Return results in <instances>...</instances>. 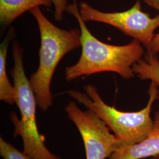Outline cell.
<instances>
[{
  "instance_id": "6da1fadb",
  "label": "cell",
  "mask_w": 159,
  "mask_h": 159,
  "mask_svg": "<svg viewBox=\"0 0 159 159\" xmlns=\"http://www.w3.org/2000/svg\"><path fill=\"white\" fill-rule=\"evenodd\" d=\"M66 11L73 16L79 23L81 47L78 61L65 69L67 81L102 72L115 73L125 79L134 77L133 66L142 59L144 53L141 43L133 40L126 45L114 46L97 39L81 18L77 0L68 4Z\"/></svg>"
},
{
  "instance_id": "7a4b0ae2",
  "label": "cell",
  "mask_w": 159,
  "mask_h": 159,
  "mask_svg": "<svg viewBox=\"0 0 159 159\" xmlns=\"http://www.w3.org/2000/svg\"><path fill=\"white\" fill-rule=\"evenodd\" d=\"M40 31L39 64L29 81L37 106L43 111L52 106L51 81L58 64L67 53L81 47V30L60 29L44 16L39 7L30 11Z\"/></svg>"
},
{
  "instance_id": "3957f363",
  "label": "cell",
  "mask_w": 159,
  "mask_h": 159,
  "mask_svg": "<svg viewBox=\"0 0 159 159\" xmlns=\"http://www.w3.org/2000/svg\"><path fill=\"white\" fill-rule=\"evenodd\" d=\"M159 85L151 81L148 89V100L145 107L138 111H123L108 106L102 100L96 87L89 84L84 87L85 92L70 90L68 95L93 111L106 123L110 130L125 144L131 145L144 140L153 126L151 111L157 100Z\"/></svg>"
},
{
  "instance_id": "277c9868",
  "label": "cell",
  "mask_w": 159,
  "mask_h": 159,
  "mask_svg": "<svg viewBox=\"0 0 159 159\" xmlns=\"http://www.w3.org/2000/svg\"><path fill=\"white\" fill-rule=\"evenodd\" d=\"M23 48L16 42L12 46L14 67L11 70L16 90V104L21 119L12 112L10 119L14 125L15 137L22 138L24 152L31 159H62L52 153L45 144V137L40 134L36 121L37 102L23 65Z\"/></svg>"
},
{
  "instance_id": "5b68a950",
  "label": "cell",
  "mask_w": 159,
  "mask_h": 159,
  "mask_svg": "<svg viewBox=\"0 0 159 159\" xmlns=\"http://www.w3.org/2000/svg\"><path fill=\"white\" fill-rule=\"evenodd\" d=\"M79 10L85 23L96 21L111 25L139 41L148 51L153 39L154 31L159 27V15L152 18L143 11L140 1L128 10L115 12L100 11L82 1L80 4Z\"/></svg>"
},
{
  "instance_id": "8992f818",
  "label": "cell",
  "mask_w": 159,
  "mask_h": 159,
  "mask_svg": "<svg viewBox=\"0 0 159 159\" xmlns=\"http://www.w3.org/2000/svg\"><path fill=\"white\" fill-rule=\"evenodd\" d=\"M65 110L68 119L79 131L85 148L86 159H110L123 144L93 111L81 110L75 102H69Z\"/></svg>"
},
{
  "instance_id": "52a82bcc",
  "label": "cell",
  "mask_w": 159,
  "mask_h": 159,
  "mask_svg": "<svg viewBox=\"0 0 159 159\" xmlns=\"http://www.w3.org/2000/svg\"><path fill=\"white\" fill-rule=\"evenodd\" d=\"M153 126L144 140L134 144H122L110 159H142L159 155V109L154 113Z\"/></svg>"
},
{
  "instance_id": "ba28073f",
  "label": "cell",
  "mask_w": 159,
  "mask_h": 159,
  "mask_svg": "<svg viewBox=\"0 0 159 159\" xmlns=\"http://www.w3.org/2000/svg\"><path fill=\"white\" fill-rule=\"evenodd\" d=\"M51 0H0V23L3 27L10 26L23 13L36 7H50Z\"/></svg>"
},
{
  "instance_id": "9c48e42d",
  "label": "cell",
  "mask_w": 159,
  "mask_h": 159,
  "mask_svg": "<svg viewBox=\"0 0 159 159\" xmlns=\"http://www.w3.org/2000/svg\"><path fill=\"white\" fill-rule=\"evenodd\" d=\"M14 35V30L11 28L0 45V100L10 105L16 103V90L7 75V58L9 43Z\"/></svg>"
},
{
  "instance_id": "30bf717a",
  "label": "cell",
  "mask_w": 159,
  "mask_h": 159,
  "mask_svg": "<svg viewBox=\"0 0 159 159\" xmlns=\"http://www.w3.org/2000/svg\"><path fill=\"white\" fill-rule=\"evenodd\" d=\"M146 60H140L133 66V70L140 79L150 80L159 86V60L148 54Z\"/></svg>"
},
{
  "instance_id": "8fae6325",
  "label": "cell",
  "mask_w": 159,
  "mask_h": 159,
  "mask_svg": "<svg viewBox=\"0 0 159 159\" xmlns=\"http://www.w3.org/2000/svg\"><path fill=\"white\" fill-rule=\"evenodd\" d=\"M0 155L3 159H31L24 152H21L0 137Z\"/></svg>"
},
{
  "instance_id": "7c38bea8",
  "label": "cell",
  "mask_w": 159,
  "mask_h": 159,
  "mask_svg": "<svg viewBox=\"0 0 159 159\" xmlns=\"http://www.w3.org/2000/svg\"><path fill=\"white\" fill-rule=\"evenodd\" d=\"M54 9V19L57 21H61L64 12L67 7V0H51Z\"/></svg>"
},
{
  "instance_id": "4fadbf2b",
  "label": "cell",
  "mask_w": 159,
  "mask_h": 159,
  "mask_svg": "<svg viewBox=\"0 0 159 159\" xmlns=\"http://www.w3.org/2000/svg\"><path fill=\"white\" fill-rule=\"evenodd\" d=\"M158 52H159V33L154 34L153 39L148 51V54L156 56Z\"/></svg>"
},
{
  "instance_id": "5bb4252c",
  "label": "cell",
  "mask_w": 159,
  "mask_h": 159,
  "mask_svg": "<svg viewBox=\"0 0 159 159\" xmlns=\"http://www.w3.org/2000/svg\"><path fill=\"white\" fill-rule=\"evenodd\" d=\"M144 1L148 6L159 11V0H144Z\"/></svg>"
},
{
  "instance_id": "9a60e30c",
  "label": "cell",
  "mask_w": 159,
  "mask_h": 159,
  "mask_svg": "<svg viewBox=\"0 0 159 159\" xmlns=\"http://www.w3.org/2000/svg\"><path fill=\"white\" fill-rule=\"evenodd\" d=\"M152 159H159V155L157 156H155V157H152Z\"/></svg>"
},
{
  "instance_id": "2e32d148",
  "label": "cell",
  "mask_w": 159,
  "mask_h": 159,
  "mask_svg": "<svg viewBox=\"0 0 159 159\" xmlns=\"http://www.w3.org/2000/svg\"><path fill=\"white\" fill-rule=\"evenodd\" d=\"M157 100H159V93H158V96H157Z\"/></svg>"
}]
</instances>
